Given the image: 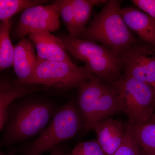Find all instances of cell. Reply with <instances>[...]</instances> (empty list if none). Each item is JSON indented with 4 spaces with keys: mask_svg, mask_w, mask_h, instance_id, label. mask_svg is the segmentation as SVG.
I'll return each instance as SVG.
<instances>
[{
    "mask_svg": "<svg viewBox=\"0 0 155 155\" xmlns=\"http://www.w3.org/2000/svg\"><path fill=\"white\" fill-rule=\"evenodd\" d=\"M92 75L85 66L73 62L38 60L29 84H41L58 89L78 87Z\"/></svg>",
    "mask_w": 155,
    "mask_h": 155,
    "instance_id": "7",
    "label": "cell"
},
{
    "mask_svg": "<svg viewBox=\"0 0 155 155\" xmlns=\"http://www.w3.org/2000/svg\"><path fill=\"white\" fill-rule=\"evenodd\" d=\"M67 155H106L97 140L80 143Z\"/></svg>",
    "mask_w": 155,
    "mask_h": 155,
    "instance_id": "21",
    "label": "cell"
},
{
    "mask_svg": "<svg viewBox=\"0 0 155 155\" xmlns=\"http://www.w3.org/2000/svg\"><path fill=\"white\" fill-rule=\"evenodd\" d=\"M59 108L46 100L23 101L12 107L4 140L14 144L39 135L47 127Z\"/></svg>",
    "mask_w": 155,
    "mask_h": 155,
    "instance_id": "3",
    "label": "cell"
},
{
    "mask_svg": "<svg viewBox=\"0 0 155 155\" xmlns=\"http://www.w3.org/2000/svg\"><path fill=\"white\" fill-rule=\"evenodd\" d=\"M78 88L76 104L82 119L84 133L110 116L123 112L122 101L112 85H107L94 75Z\"/></svg>",
    "mask_w": 155,
    "mask_h": 155,
    "instance_id": "2",
    "label": "cell"
},
{
    "mask_svg": "<svg viewBox=\"0 0 155 155\" xmlns=\"http://www.w3.org/2000/svg\"><path fill=\"white\" fill-rule=\"evenodd\" d=\"M67 51L82 61L89 71L102 80H115L122 67L121 57L94 42L69 35L60 38Z\"/></svg>",
    "mask_w": 155,
    "mask_h": 155,
    "instance_id": "5",
    "label": "cell"
},
{
    "mask_svg": "<svg viewBox=\"0 0 155 155\" xmlns=\"http://www.w3.org/2000/svg\"><path fill=\"white\" fill-rule=\"evenodd\" d=\"M60 15L54 2L48 5H39L30 7L22 12L13 32L15 40H21L26 35L39 31L52 32L59 29Z\"/></svg>",
    "mask_w": 155,
    "mask_h": 155,
    "instance_id": "9",
    "label": "cell"
},
{
    "mask_svg": "<svg viewBox=\"0 0 155 155\" xmlns=\"http://www.w3.org/2000/svg\"><path fill=\"white\" fill-rule=\"evenodd\" d=\"M134 140L144 155H155V123L146 122L131 125Z\"/></svg>",
    "mask_w": 155,
    "mask_h": 155,
    "instance_id": "16",
    "label": "cell"
},
{
    "mask_svg": "<svg viewBox=\"0 0 155 155\" xmlns=\"http://www.w3.org/2000/svg\"><path fill=\"white\" fill-rule=\"evenodd\" d=\"M143 155H144V154H143Z\"/></svg>",
    "mask_w": 155,
    "mask_h": 155,
    "instance_id": "26",
    "label": "cell"
},
{
    "mask_svg": "<svg viewBox=\"0 0 155 155\" xmlns=\"http://www.w3.org/2000/svg\"><path fill=\"white\" fill-rule=\"evenodd\" d=\"M58 7L59 15L66 25L69 35L73 36L74 31V16L72 0H59L55 1Z\"/></svg>",
    "mask_w": 155,
    "mask_h": 155,
    "instance_id": "20",
    "label": "cell"
},
{
    "mask_svg": "<svg viewBox=\"0 0 155 155\" xmlns=\"http://www.w3.org/2000/svg\"><path fill=\"white\" fill-rule=\"evenodd\" d=\"M83 122L75 100L58 109L47 127L25 148L22 155H42L77 135Z\"/></svg>",
    "mask_w": 155,
    "mask_h": 155,
    "instance_id": "4",
    "label": "cell"
},
{
    "mask_svg": "<svg viewBox=\"0 0 155 155\" xmlns=\"http://www.w3.org/2000/svg\"><path fill=\"white\" fill-rule=\"evenodd\" d=\"M131 2L145 13L155 19V0H132Z\"/></svg>",
    "mask_w": 155,
    "mask_h": 155,
    "instance_id": "22",
    "label": "cell"
},
{
    "mask_svg": "<svg viewBox=\"0 0 155 155\" xmlns=\"http://www.w3.org/2000/svg\"><path fill=\"white\" fill-rule=\"evenodd\" d=\"M112 85L122 101L128 123L135 125L149 121L155 111L154 87L125 75L116 79Z\"/></svg>",
    "mask_w": 155,
    "mask_h": 155,
    "instance_id": "6",
    "label": "cell"
},
{
    "mask_svg": "<svg viewBox=\"0 0 155 155\" xmlns=\"http://www.w3.org/2000/svg\"><path fill=\"white\" fill-rule=\"evenodd\" d=\"M34 46L29 39L24 38L14 46L13 67L19 84H29L35 72L38 59Z\"/></svg>",
    "mask_w": 155,
    "mask_h": 155,
    "instance_id": "11",
    "label": "cell"
},
{
    "mask_svg": "<svg viewBox=\"0 0 155 155\" xmlns=\"http://www.w3.org/2000/svg\"><path fill=\"white\" fill-rule=\"evenodd\" d=\"M148 122L155 123V111L151 118V119H150L149 121Z\"/></svg>",
    "mask_w": 155,
    "mask_h": 155,
    "instance_id": "24",
    "label": "cell"
},
{
    "mask_svg": "<svg viewBox=\"0 0 155 155\" xmlns=\"http://www.w3.org/2000/svg\"><path fill=\"white\" fill-rule=\"evenodd\" d=\"M66 151L61 144L58 145L51 150L50 155H67Z\"/></svg>",
    "mask_w": 155,
    "mask_h": 155,
    "instance_id": "23",
    "label": "cell"
},
{
    "mask_svg": "<svg viewBox=\"0 0 155 155\" xmlns=\"http://www.w3.org/2000/svg\"><path fill=\"white\" fill-rule=\"evenodd\" d=\"M37 51L38 60L72 62L60 38L48 31H39L28 35Z\"/></svg>",
    "mask_w": 155,
    "mask_h": 155,
    "instance_id": "10",
    "label": "cell"
},
{
    "mask_svg": "<svg viewBox=\"0 0 155 155\" xmlns=\"http://www.w3.org/2000/svg\"><path fill=\"white\" fill-rule=\"evenodd\" d=\"M121 4L120 1H107L79 38L101 43L121 57L137 42L122 19Z\"/></svg>",
    "mask_w": 155,
    "mask_h": 155,
    "instance_id": "1",
    "label": "cell"
},
{
    "mask_svg": "<svg viewBox=\"0 0 155 155\" xmlns=\"http://www.w3.org/2000/svg\"><path fill=\"white\" fill-rule=\"evenodd\" d=\"M154 89H155V87H154Z\"/></svg>",
    "mask_w": 155,
    "mask_h": 155,
    "instance_id": "25",
    "label": "cell"
},
{
    "mask_svg": "<svg viewBox=\"0 0 155 155\" xmlns=\"http://www.w3.org/2000/svg\"><path fill=\"white\" fill-rule=\"evenodd\" d=\"M124 75L155 87V47L135 43L121 56Z\"/></svg>",
    "mask_w": 155,
    "mask_h": 155,
    "instance_id": "8",
    "label": "cell"
},
{
    "mask_svg": "<svg viewBox=\"0 0 155 155\" xmlns=\"http://www.w3.org/2000/svg\"><path fill=\"white\" fill-rule=\"evenodd\" d=\"M121 14L127 27L146 43L155 47V19L132 7L121 8Z\"/></svg>",
    "mask_w": 155,
    "mask_h": 155,
    "instance_id": "13",
    "label": "cell"
},
{
    "mask_svg": "<svg viewBox=\"0 0 155 155\" xmlns=\"http://www.w3.org/2000/svg\"><path fill=\"white\" fill-rule=\"evenodd\" d=\"M46 1L41 0H0V22L11 17L25 9L42 5Z\"/></svg>",
    "mask_w": 155,
    "mask_h": 155,
    "instance_id": "18",
    "label": "cell"
},
{
    "mask_svg": "<svg viewBox=\"0 0 155 155\" xmlns=\"http://www.w3.org/2000/svg\"><path fill=\"white\" fill-rule=\"evenodd\" d=\"M12 24L11 19L0 22V72L13 65L14 46L10 37Z\"/></svg>",
    "mask_w": 155,
    "mask_h": 155,
    "instance_id": "17",
    "label": "cell"
},
{
    "mask_svg": "<svg viewBox=\"0 0 155 155\" xmlns=\"http://www.w3.org/2000/svg\"><path fill=\"white\" fill-rule=\"evenodd\" d=\"M39 90L40 87L34 84H19L0 79V131L8 122L11 104L18 99ZM0 155H5L0 150Z\"/></svg>",
    "mask_w": 155,
    "mask_h": 155,
    "instance_id": "14",
    "label": "cell"
},
{
    "mask_svg": "<svg viewBox=\"0 0 155 155\" xmlns=\"http://www.w3.org/2000/svg\"><path fill=\"white\" fill-rule=\"evenodd\" d=\"M125 128L124 140L114 155H143L141 149L134 138L131 125L127 122Z\"/></svg>",
    "mask_w": 155,
    "mask_h": 155,
    "instance_id": "19",
    "label": "cell"
},
{
    "mask_svg": "<svg viewBox=\"0 0 155 155\" xmlns=\"http://www.w3.org/2000/svg\"><path fill=\"white\" fill-rule=\"evenodd\" d=\"M93 130L106 155H114L125 137V128L122 122L110 117L95 125Z\"/></svg>",
    "mask_w": 155,
    "mask_h": 155,
    "instance_id": "12",
    "label": "cell"
},
{
    "mask_svg": "<svg viewBox=\"0 0 155 155\" xmlns=\"http://www.w3.org/2000/svg\"><path fill=\"white\" fill-rule=\"evenodd\" d=\"M105 0H72L74 16V31L72 37L79 38L86 28L92 10L96 6L105 5Z\"/></svg>",
    "mask_w": 155,
    "mask_h": 155,
    "instance_id": "15",
    "label": "cell"
}]
</instances>
